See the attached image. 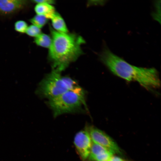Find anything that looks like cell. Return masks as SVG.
Instances as JSON below:
<instances>
[{"mask_svg": "<svg viewBox=\"0 0 161 161\" xmlns=\"http://www.w3.org/2000/svg\"><path fill=\"white\" fill-rule=\"evenodd\" d=\"M101 61L114 75L129 81H135L147 90L159 88V73L154 68L138 67L129 64L112 52L107 47L99 54Z\"/></svg>", "mask_w": 161, "mask_h": 161, "instance_id": "obj_1", "label": "cell"}, {"mask_svg": "<svg viewBox=\"0 0 161 161\" xmlns=\"http://www.w3.org/2000/svg\"><path fill=\"white\" fill-rule=\"evenodd\" d=\"M52 42L48 58L52 69L61 72L83 54L81 45L85 41L80 36L74 33L57 31L51 27Z\"/></svg>", "mask_w": 161, "mask_h": 161, "instance_id": "obj_2", "label": "cell"}, {"mask_svg": "<svg viewBox=\"0 0 161 161\" xmlns=\"http://www.w3.org/2000/svg\"><path fill=\"white\" fill-rule=\"evenodd\" d=\"M85 92L80 87L74 90H68L59 96L48 100V105L52 110L54 117L75 113L86 108Z\"/></svg>", "mask_w": 161, "mask_h": 161, "instance_id": "obj_3", "label": "cell"}, {"mask_svg": "<svg viewBox=\"0 0 161 161\" xmlns=\"http://www.w3.org/2000/svg\"><path fill=\"white\" fill-rule=\"evenodd\" d=\"M61 72L52 69L40 83L37 94L42 97L49 100L69 90Z\"/></svg>", "mask_w": 161, "mask_h": 161, "instance_id": "obj_4", "label": "cell"}, {"mask_svg": "<svg viewBox=\"0 0 161 161\" xmlns=\"http://www.w3.org/2000/svg\"><path fill=\"white\" fill-rule=\"evenodd\" d=\"M86 128L93 143L107 148L114 154H122L121 150L117 143L104 132L92 126Z\"/></svg>", "mask_w": 161, "mask_h": 161, "instance_id": "obj_5", "label": "cell"}, {"mask_svg": "<svg viewBox=\"0 0 161 161\" xmlns=\"http://www.w3.org/2000/svg\"><path fill=\"white\" fill-rule=\"evenodd\" d=\"M74 143L77 152L83 161L88 158L92 145V140L86 128L75 134Z\"/></svg>", "mask_w": 161, "mask_h": 161, "instance_id": "obj_6", "label": "cell"}, {"mask_svg": "<svg viewBox=\"0 0 161 161\" xmlns=\"http://www.w3.org/2000/svg\"><path fill=\"white\" fill-rule=\"evenodd\" d=\"M28 3L27 0H0V14L13 13L24 8Z\"/></svg>", "mask_w": 161, "mask_h": 161, "instance_id": "obj_7", "label": "cell"}, {"mask_svg": "<svg viewBox=\"0 0 161 161\" xmlns=\"http://www.w3.org/2000/svg\"><path fill=\"white\" fill-rule=\"evenodd\" d=\"M35 10L37 14L44 15L47 19H52L56 13L53 6L46 3L37 4Z\"/></svg>", "mask_w": 161, "mask_h": 161, "instance_id": "obj_8", "label": "cell"}, {"mask_svg": "<svg viewBox=\"0 0 161 161\" xmlns=\"http://www.w3.org/2000/svg\"><path fill=\"white\" fill-rule=\"evenodd\" d=\"M51 19L52 24L57 31L64 33H68V30L66 24L58 13L56 12Z\"/></svg>", "mask_w": 161, "mask_h": 161, "instance_id": "obj_9", "label": "cell"}, {"mask_svg": "<svg viewBox=\"0 0 161 161\" xmlns=\"http://www.w3.org/2000/svg\"><path fill=\"white\" fill-rule=\"evenodd\" d=\"M34 41L37 45L45 48H49L52 40L48 35L41 33L35 38Z\"/></svg>", "mask_w": 161, "mask_h": 161, "instance_id": "obj_10", "label": "cell"}, {"mask_svg": "<svg viewBox=\"0 0 161 161\" xmlns=\"http://www.w3.org/2000/svg\"><path fill=\"white\" fill-rule=\"evenodd\" d=\"M33 24L39 28L44 27L47 22L48 20L44 16L37 14L29 20Z\"/></svg>", "mask_w": 161, "mask_h": 161, "instance_id": "obj_11", "label": "cell"}, {"mask_svg": "<svg viewBox=\"0 0 161 161\" xmlns=\"http://www.w3.org/2000/svg\"><path fill=\"white\" fill-rule=\"evenodd\" d=\"M114 154L111 152H101L95 156L89 157V160L93 161H108Z\"/></svg>", "mask_w": 161, "mask_h": 161, "instance_id": "obj_12", "label": "cell"}, {"mask_svg": "<svg viewBox=\"0 0 161 161\" xmlns=\"http://www.w3.org/2000/svg\"><path fill=\"white\" fill-rule=\"evenodd\" d=\"M25 33L30 36L35 37L41 33V31L40 28L31 25L28 27Z\"/></svg>", "mask_w": 161, "mask_h": 161, "instance_id": "obj_13", "label": "cell"}, {"mask_svg": "<svg viewBox=\"0 0 161 161\" xmlns=\"http://www.w3.org/2000/svg\"><path fill=\"white\" fill-rule=\"evenodd\" d=\"M28 27L27 23L22 20H19L17 21L14 24L15 30L16 31L21 33H25Z\"/></svg>", "mask_w": 161, "mask_h": 161, "instance_id": "obj_14", "label": "cell"}, {"mask_svg": "<svg viewBox=\"0 0 161 161\" xmlns=\"http://www.w3.org/2000/svg\"><path fill=\"white\" fill-rule=\"evenodd\" d=\"M160 2H158L156 3V10L155 13H154L153 15V16L154 17V18L157 21L160 22V17L159 16V15H160Z\"/></svg>", "mask_w": 161, "mask_h": 161, "instance_id": "obj_15", "label": "cell"}, {"mask_svg": "<svg viewBox=\"0 0 161 161\" xmlns=\"http://www.w3.org/2000/svg\"><path fill=\"white\" fill-rule=\"evenodd\" d=\"M31 1L34 3H46L49 4H54L55 3L54 0H32Z\"/></svg>", "mask_w": 161, "mask_h": 161, "instance_id": "obj_16", "label": "cell"}, {"mask_svg": "<svg viewBox=\"0 0 161 161\" xmlns=\"http://www.w3.org/2000/svg\"><path fill=\"white\" fill-rule=\"evenodd\" d=\"M108 161H128L124 160L119 157L114 156H112Z\"/></svg>", "mask_w": 161, "mask_h": 161, "instance_id": "obj_17", "label": "cell"}]
</instances>
